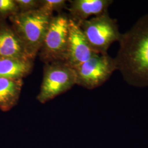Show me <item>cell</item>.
Wrapping results in <instances>:
<instances>
[{
	"mask_svg": "<svg viewBox=\"0 0 148 148\" xmlns=\"http://www.w3.org/2000/svg\"><path fill=\"white\" fill-rule=\"evenodd\" d=\"M115 58L117 70L128 85L148 87V14L122 33Z\"/></svg>",
	"mask_w": 148,
	"mask_h": 148,
	"instance_id": "6da1fadb",
	"label": "cell"
},
{
	"mask_svg": "<svg viewBox=\"0 0 148 148\" xmlns=\"http://www.w3.org/2000/svg\"><path fill=\"white\" fill-rule=\"evenodd\" d=\"M39 10L19 12L9 19L21 39L29 57L34 60L38 53L51 18Z\"/></svg>",
	"mask_w": 148,
	"mask_h": 148,
	"instance_id": "7a4b0ae2",
	"label": "cell"
},
{
	"mask_svg": "<svg viewBox=\"0 0 148 148\" xmlns=\"http://www.w3.org/2000/svg\"><path fill=\"white\" fill-rule=\"evenodd\" d=\"M79 24L90 47L97 54H108L111 45L119 42L121 37L116 19L111 18L108 12Z\"/></svg>",
	"mask_w": 148,
	"mask_h": 148,
	"instance_id": "3957f363",
	"label": "cell"
},
{
	"mask_svg": "<svg viewBox=\"0 0 148 148\" xmlns=\"http://www.w3.org/2000/svg\"><path fill=\"white\" fill-rule=\"evenodd\" d=\"M69 24V16L62 12L51 17L38 52L40 58L45 64L65 62Z\"/></svg>",
	"mask_w": 148,
	"mask_h": 148,
	"instance_id": "277c9868",
	"label": "cell"
},
{
	"mask_svg": "<svg viewBox=\"0 0 148 148\" xmlns=\"http://www.w3.org/2000/svg\"><path fill=\"white\" fill-rule=\"evenodd\" d=\"M76 85L75 69L65 62L46 64L37 101L42 104L53 99Z\"/></svg>",
	"mask_w": 148,
	"mask_h": 148,
	"instance_id": "5b68a950",
	"label": "cell"
},
{
	"mask_svg": "<svg viewBox=\"0 0 148 148\" xmlns=\"http://www.w3.org/2000/svg\"><path fill=\"white\" fill-rule=\"evenodd\" d=\"M74 68L76 75V85L88 90H93L103 85L117 70L115 58L108 54H95Z\"/></svg>",
	"mask_w": 148,
	"mask_h": 148,
	"instance_id": "8992f818",
	"label": "cell"
},
{
	"mask_svg": "<svg viewBox=\"0 0 148 148\" xmlns=\"http://www.w3.org/2000/svg\"><path fill=\"white\" fill-rule=\"evenodd\" d=\"M95 53L79 24L69 18V35L65 63L73 68L90 59Z\"/></svg>",
	"mask_w": 148,
	"mask_h": 148,
	"instance_id": "52a82bcc",
	"label": "cell"
},
{
	"mask_svg": "<svg viewBox=\"0 0 148 148\" xmlns=\"http://www.w3.org/2000/svg\"><path fill=\"white\" fill-rule=\"evenodd\" d=\"M68 8L69 18L77 24L108 12L112 0H73L69 1Z\"/></svg>",
	"mask_w": 148,
	"mask_h": 148,
	"instance_id": "ba28073f",
	"label": "cell"
},
{
	"mask_svg": "<svg viewBox=\"0 0 148 148\" xmlns=\"http://www.w3.org/2000/svg\"><path fill=\"white\" fill-rule=\"evenodd\" d=\"M0 57L32 59L14 29L2 20H0Z\"/></svg>",
	"mask_w": 148,
	"mask_h": 148,
	"instance_id": "9c48e42d",
	"label": "cell"
},
{
	"mask_svg": "<svg viewBox=\"0 0 148 148\" xmlns=\"http://www.w3.org/2000/svg\"><path fill=\"white\" fill-rule=\"evenodd\" d=\"M32 59L0 57V77L23 79L32 72Z\"/></svg>",
	"mask_w": 148,
	"mask_h": 148,
	"instance_id": "30bf717a",
	"label": "cell"
},
{
	"mask_svg": "<svg viewBox=\"0 0 148 148\" xmlns=\"http://www.w3.org/2000/svg\"><path fill=\"white\" fill-rule=\"evenodd\" d=\"M23 84V79L0 77V109L2 111H9L16 105Z\"/></svg>",
	"mask_w": 148,
	"mask_h": 148,
	"instance_id": "8fae6325",
	"label": "cell"
},
{
	"mask_svg": "<svg viewBox=\"0 0 148 148\" xmlns=\"http://www.w3.org/2000/svg\"><path fill=\"white\" fill-rule=\"evenodd\" d=\"M66 2L64 0H39L38 10L47 16H52L54 12L61 13L66 7Z\"/></svg>",
	"mask_w": 148,
	"mask_h": 148,
	"instance_id": "7c38bea8",
	"label": "cell"
},
{
	"mask_svg": "<svg viewBox=\"0 0 148 148\" xmlns=\"http://www.w3.org/2000/svg\"><path fill=\"white\" fill-rule=\"evenodd\" d=\"M19 13L15 0H0V20Z\"/></svg>",
	"mask_w": 148,
	"mask_h": 148,
	"instance_id": "4fadbf2b",
	"label": "cell"
},
{
	"mask_svg": "<svg viewBox=\"0 0 148 148\" xmlns=\"http://www.w3.org/2000/svg\"><path fill=\"white\" fill-rule=\"evenodd\" d=\"M19 12H27L38 9L39 0H15Z\"/></svg>",
	"mask_w": 148,
	"mask_h": 148,
	"instance_id": "5bb4252c",
	"label": "cell"
}]
</instances>
